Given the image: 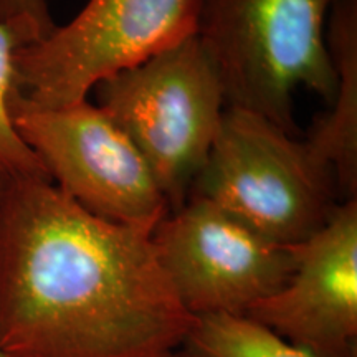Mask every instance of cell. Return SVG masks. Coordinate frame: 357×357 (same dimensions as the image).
Returning a JSON list of instances; mask_svg holds the SVG:
<instances>
[{"label": "cell", "instance_id": "6da1fadb", "mask_svg": "<svg viewBox=\"0 0 357 357\" xmlns=\"http://www.w3.org/2000/svg\"><path fill=\"white\" fill-rule=\"evenodd\" d=\"M153 230L100 218L50 178L0 194V352L160 357L195 318L178 301Z\"/></svg>", "mask_w": 357, "mask_h": 357}, {"label": "cell", "instance_id": "7a4b0ae2", "mask_svg": "<svg viewBox=\"0 0 357 357\" xmlns=\"http://www.w3.org/2000/svg\"><path fill=\"white\" fill-rule=\"evenodd\" d=\"M334 0H200L197 37L227 108L252 111L294 136L293 93L331 106L337 77L326 40Z\"/></svg>", "mask_w": 357, "mask_h": 357}, {"label": "cell", "instance_id": "3957f363", "mask_svg": "<svg viewBox=\"0 0 357 357\" xmlns=\"http://www.w3.org/2000/svg\"><path fill=\"white\" fill-rule=\"evenodd\" d=\"M190 195L208 200L281 247L306 242L337 205L331 166L263 116L225 108Z\"/></svg>", "mask_w": 357, "mask_h": 357}, {"label": "cell", "instance_id": "277c9868", "mask_svg": "<svg viewBox=\"0 0 357 357\" xmlns=\"http://www.w3.org/2000/svg\"><path fill=\"white\" fill-rule=\"evenodd\" d=\"M96 86L98 106L144 158L171 212L181 208L225 111L220 78L202 42L194 35Z\"/></svg>", "mask_w": 357, "mask_h": 357}, {"label": "cell", "instance_id": "5b68a950", "mask_svg": "<svg viewBox=\"0 0 357 357\" xmlns=\"http://www.w3.org/2000/svg\"><path fill=\"white\" fill-rule=\"evenodd\" d=\"M200 0H88L75 19L19 48L15 95L35 108L86 100L119 71L197 35Z\"/></svg>", "mask_w": 357, "mask_h": 357}, {"label": "cell", "instance_id": "8992f818", "mask_svg": "<svg viewBox=\"0 0 357 357\" xmlns=\"http://www.w3.org/2000/svg\"><path fill=\"white\" fill-rule=\"evenodd\" d=\"M10 114L53 184L84 211L146 229L171 212L144 158L100 106L35 108L13 93Z\"/></svg>", "mask_w": 357, "mask_h": 357}, {"label": "cell", "instance_id": "52a82bcc", "mask_svg": "<svg viewBox=\"0 0 357 357\" xmlns=\"http://www.w3.org/2000/svg\"><path fill=\"white\" fill-rule=\"evenodd\" d=\"M159 263L189 314L245 316L287 283L291 247L263 238L208 200L190 195L153 230Z\"/></svg>", "mask_w": 357, "mask_h": 357}, {"label": "cell", "instance_id": "ba28073f", "mask_svg": "<svg viewBox=\"0 0 357 357\" xmlns=\"http://www.w3.org/2000/svg\"><path fill=\"white\" fill-rule=\"evenodd\" d=\"M291 252L284 287L245 316L318 357H357V199Z\"/></svg>", "mask_w": 357, "mask_h": 357}, {"label": "cell", "instance_id": "9c48e42d", "mask_svg": "<svg viewBox=\"0 0 357 357\" xmlns=\"http://www.w3.org/2000/svg\"><path fill=\"white\" fill-rule=\"evenodd\" d=\"M326 40L337 84L331 109L312 124L307 146L329 164L342 200L357 199V0H334Z\"/></svg>", "mask_w": 357, "mask_h": 357}, {"label": "cell", "instance_id": "30bf717a", "mask_svg": "<svg viewBox=\"0 0 357 357\" xmlns=\"http://www.w3.org/2000/svg\"><path fill=\"white\" fill-rule=\"evenodd\" d=\"M184 346L200 357H318L248 316H197Z\"/></svg>", "mask_w": 357, "mask_h": 357}, {"label": "cell", "instance_id": "8fae6325", "mask_svg": "<svg viewBox=\"0 0 357 357\" xmlns=\"http://www.w3.org/2000/svg\"><path fill=\"white\" fill-rule=\"evenodd\" d=\"M40 38L29 22H0V176L7 181L50 178L37 154L19 136L10 114L15 93V55L19 48Z\"/></svg>", "mask_w": 357, "mask_h": 357}, {"label": "cell", "instance_id": "7c38bea8", "mask_svg": "<svg viewBox=\"0 0 357 357\" xmlns=\"http://www.w3.org/2000/svg\"><path fill=\"white\" fill-rule=\"evenodd\" d=\"M0 22H29L42 38L56 26L47 0H0Z\"/></svg>", "mask_w": 357, "mask_h": 357}, {"label": "cell", "instance_id": "4fadbf2b", "mask_svg": "<svg viewBox=\"0 0 357 357\" xmlns=\"http://www.w3.org/2000/svg\"><path fill=\"white\" fill-rule=\"evenodd\" d=\"M160 357H200V356L197 354V352L189 349L187 346H181V347H177V349L166 352V354H162Z\"/></svg>", "mask_w": 357, "mask_h": 357}, {"label": "cell", "instance_id": "5bb4252c", "mask_svg": "<svg viewBox=\"0 0 357 357\" xmlns=\"http://www.w3.org/2000/svg\"><path fill=\"white\" fill-rule=\"evenodd\" d=\"M6 182H7V178H3L2 176H0V194H2L3 187H6Z\"/></svg>", "mask_w": 357, "mask_h": 357}, {"label": "cell", "instance_id": "9a60e30c", "mask_svg": "<svg viewBox=\"0 0 357 357\" xmlns=\"http://www.w3.org/2000/svg\"><path fill=\"white\" fill-rule=\"evenodd\" d=\"M0 357H10V356H7V354H3V352H0Z\"/></svg>", "mask_w": 357, "mask_h": 357}]
</instances>
